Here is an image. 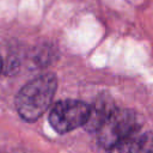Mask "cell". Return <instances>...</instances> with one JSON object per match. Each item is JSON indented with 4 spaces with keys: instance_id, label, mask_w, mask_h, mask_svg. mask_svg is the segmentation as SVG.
Instances as JSON below:
<instances>
[{
    "instance_id": "4",
    "label": "cell",
    "mask_w": 153,
    "mask_h": 153,
    "mask_svg": "<svg viewBox=\"0 0 153 153\" xmlns=\"http://www.w3.org/2000/svg\"><path fill=\"white\" fill-rule=\"evenodd\" d=\"M153 152V134L152 133H135L112 147L109 153H152Z\"/></svg>"
},
{
    "instance_id": "6",
    "label": "cell",
    "mask_w": 153,
    "mask_h": 153,
    "mask_svg": "<svg viewBox=\"0 0 153 153\" xmlns=\"http://www.w3.org/2000/svg\"><path fill=\"white\" fill-rule=\"evenodd\" d=\"M1 71H2V59L0 56V73H1Z\"/></svg>"
},
{
    "instance_id": "7",
    "label": "cell",
    "mask_w": 153,
    "mask_h": 153,
    "mask_svg": "<svg viewBox=\"0 0 153 153\" xmlns=\"http://www.w3.org/2000/svg\"><path fill=\"white\" fill-rule=\"evenodd\" d=\"M152 153H153V152H152Z\"/></svg>"
},
{
    "instance_id": "5",
    "label": "cell",
    "mask_w": 153,
    "mask_h": 153,
    "mask_svg": "<svg viewBox=\"0 0 153 153\" xmlns=\"http://www.w3.org/2000/svg\"><path fill=\"white\" fill-rule=\"evenodd\" d=\"M115 109V104L109 96H99L90 106L88 118L84 127L88 131H97Z\"/></svg>"
},
{
    "instance_id": "2",
    "label": "cell",
    "mask_w": 153,
    "mask_h": 153,
    "mask_svg": "<svg viewBox=\"0 0 153 153\" xmlns=\"http://www.w3.org/2000/svg\"><path fill=\"white\" fill-rule=\"evenodd\" d=\"M142 126L141 116L131 109H115L97 130L99 143L109 149L121 140L137 133Z\"/></svg>"
},
{
    "instance_id": "1",
    "label": "cell",
    "mask_w": 153,
    "mask_h": 153,
    "mask_svg": "<svg viewBox=\"0 0 153 153\" xmlns=\"http://www.w3.org/2000/svg\"><path fill=\"white\" fill-rule=\"evenodd\" d=\"M56 87L57 80L51 73L42 74L25 84L14 99L19 116L26 122L37 121L50 106Z\"/></svg>"
},
{
    "instance_id": "3",
    "label": "cell",
    "mask_w": 153,
    "mask_h": 153,
    "mask_svg": "<svg viewBox=\"0 0 153 153\" xmlns=\"http://www.w3.org/2000/svg\"><path fill=\"white\" fill-rule=\"evenodd\" d=\"M90 114V105L76 99L57 102L49 114V123L59 134L69 133L85 126Z\"/></svg>"
}]
</instances>
